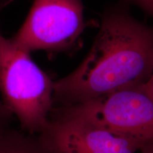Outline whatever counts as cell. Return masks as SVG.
Segmentation results:
<instances>
[{
	"mask_svg": "<svg viewBox=\"0 0 153 153\" xmlns=\"http://www.w3.org/2000/svg\"><path fill=\"white\" fill-rule=\"evenodd\" d=\"M0 153H50L39 135L7 128L0 131Z\"/></svg>",
	"mask_w": 153,
	"mask_h": 153,
	"instance_id": "8992f818",
	"label": "cell"
},
{
	"mask_svg": "<svg viewBox=\"0 0 153 153\" xmlns=\"http://www.w3.org/2000/svg\"><path fill=\"white\" fill-rule=\"evenodd\" d=\"M13 116L0 97V131L9 128Z\"/></svg>",
	"mask_w": 153,
	"mask_h": 153,
	"instance_id": "ba28073f",
	"label": "cell"
},
{
	"mask_svg": "<svg viewBox=\"0 0 153 153\" xmlns=\"http://www.w3.org/2000/svg\"><path fill=\"white\" fill-rule=\"evenodd\" d=\"M38 135L50 153H136L148 143L57 116Z\"/></svg>",
	"mask_w": 153,
	"mask_h": 153,
	"instance_id": "5b68a950",
	"label": "cell"
},
{
	"mask_svg": "<svg viewBox=\"0 0 153 153\" xmlns=\"http://www.w3.org/2000/svg\"><path fill=\"white\" fill-rule=\"evenodd\" d=\"M87 26L82 0H34L24 24L10 39L30 53L61 52L75 45Z\"/></svg>",
	"mask_w": 153,
	"mask_h": 153,
	"instance_id": "277c9868",
	"label": "cell"
},
{
	"mask_svg": "<svg viewBox=\"0 0 153 153\" xmlns=\"http://www.w3.org/2000/svg\"><path fill=\"white\" fill-rule=\"evenodd\" d=\"M153 77V30L122 1L106 6L92 46L73 72L53 82V101L79 104Z\"/></svg>",
	"mask_w": 153,
	"mask_h": 153,
	"instance_id": "6da1fadb",
	"label": "cell"
},
{
	"mask_svg": "<svg viewBox=\"0 0 153 153\" xmlns=\"http://www.w3.org/2000/svg\"><path fill=\"white\" fill-rule=\"evenodd\" d=\"M57 117L82 121L145 143L153 141V77L79 104L62 106Z\"/></svg>",
	"mask_w": 153,
	"mask_h": 153,
	"instance_id": "3957f363",
	"label": "cell"
},
{
	"mask_svg": "<svg viewBox=\"0 0 153 153\" xmlns=\"http://www.w3.org/2000/svg\"><path fill=\"white\" fill-rule=\"evenodd\" d=\"M53 82L30 53L16 46L0 30V97L23 131L39 134L53 111Z\"/></svg>",
	"mask_w": 153,
	"mask_h": 153,
	"instance_id": "7a4b0ae2",
	"label": "cell"
},
{
	"mask_svg": "<svg viewBox=\"0 0 153 153\" xmlns=\"http://www.w3.org/2000/svg\"><path fill=\"white\" fill-rule=\"evenodd\" d=\"M126 4L136 6L145 14L152 16L153 14V0H120Z\"/></svg>",
	"mask_w": 153,
	"mask_h": 153,
	"instance_id": "52a82bcc",
	"label": "cell"
},
{
	"mask_svg": "<svg viewBox=\"0 0 153 153\" xmlns=\"http://www.w3.org/2000/svg\"><path fill=\"white\" fill-rule=\"evenodd\" d=\"M140 153H153V141L144 145L140 150Z\"/></svg>",
	"mask_w": 153,
	"mask_h": 153,
	"instance_id": "9c48e42d",
	"label": "cell"
}]
</instances>
